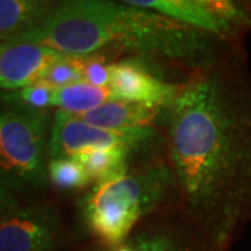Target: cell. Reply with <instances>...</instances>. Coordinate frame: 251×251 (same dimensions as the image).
<instances>
[{"label": "cell", "instance_id": "52a82bcc", "mask_svg": "<svg viewBox=\"0 0 251 251\" xmlns=\"http://www.w3.org/2000/svg\"><path fill=\"white\" fill-rule=\"evenodd\" d=\"M88 251H229L191 224L176 204L144 218L125 242L95 244Z\"/></svg>", "mask_w": 251, "mask_h": 251}, {"label": "cell", "instance_id": "277c9868", "mask_svg": "<svg viewBox=\"0 0 251 251\" xmlns=\"http://www.w3.org/2000/svg\"><path fill=\"white\" fill-rule=\"evenodd\" d=\"M53 115L54 109L36 108L1 94L0 190L25 197L48 196Z\"/></svg>", "mask_w": 251, "mask_h": 251}, {"label": "cell", "instance_id": "9c48e42d", "mask_svg": "<svg viewBox=\"0 0 251 251\" xmlns=\"http://www.w3.org/2000/svg\"><path fill=\"white\" fill-rule=\"evenodd\" d=\"M108 85L115 91L117 99L143 102L161 108L171 102L179 88V84L162 80L134 62L110 63Z\"/></svg>", "mask_w": 251, "mask_h": 251}, {"label": "cell", "instance_id": "3957f363", "mask_svg": "<svg viewBox=\"0 0 251 251\" xmlns=\"http://www.w3.org/2000/svg\"><path fill=\"white\" fill-rule=\"evenodd\" d=\"M176 202V179L163 155L131 166L119 177L92 184L77 206L85 227L98 243L117 246L144 218Z\"/></svg>", "mask_w": 251, "mask_h": 251}, {"label": "cell", "instance_id": "8992f818", "mask_svg": "<svg viewBox=\"0 0 251 251\" xmlns=\"http://www.w3.org/2000/svg\"><path fill=\"white\" fill-rule=\"evenodd\" d=\"M158 135L155 127L123 130L103 128L82 120L78 115L56 109L49 145V161L74 158L81 153L112 148L140 152L151 147Z\"/></svg>", "mask_w": 251, "mask_h": 251}, {"label": "cell", "instance_id": "ba28073f", "mask_svg": "<svg viewBox=\"0 0 251 251\" xmlns=\"http://www.w3.org/2000/svg\"><path fill=\"white\" fill-rule=\"evenodd\" d=\"M72 54L35 42H7L0 48V88L1 92L17 91L44 80L56 64Z\"/></svg>", "mask_w": 251, "mask_h": 251}, {"label": "cell", "instance_id": "30bf717a", "mask_svg": "<svg viewBox=\"0 0 251 251\" xmlns=\"http://www.w3.org/2000/svg\"><path fill=\"white\" fill-rule=\"evenodd\" d=\"M60 0H0L1 44L17 42L41 28Z\"/></svg>", "mask_w": 251, "mask_h": 251}, {"label": "cell", "instance_id": "8fae6325", "mask_svg": "<svg viewBox=\"0 0 251 251\" xmlns=\"http://www.w3.org/2000/svg\"><path fill=\"white\" fill-rule=\"evenodd\" d=\"M126 4L151 10L175 18L180 23L188 24L201 31L209 32L219 38H226L232 34L233 24L218 17L212 11L205 9L196 0H119Z\"/></svg>", "mask_w": 251, "mask_h": 251}, {"label": "cell", "instance_id": "7a4b0ae2", "mask_svg": "<svg viewBox=\"0 0 251 251\" xmlns=\"http://www.w3.org/2000/svg\"><path fill=\"white\" fill-rule=\"evenodd\" d=\"M219 36L119 0H60L53 14L17 42H35L72 56L126 50L196 72L218 59Z\"/></svg>", "mask_w": 251, "mask_h": 251}, {"label": "cell", "instance_id": "5b68a950", "mask_svg": "<svg viewBox=\"0 0 251 251\" xmlns=\"http://www.w3.org/2000/svg\"><path fill=\"white\" fill-rule=\"evenodd\" d=\"M70 234L60 206L44 197L0 190V251H67Z\"/></svg>", "mask_w": 251, "mask_h": 251}, {"label": "cell", "instance_id": "4fadbf2b", "mask_svg": "<svg viewBox=\"0 0 251 251\" xmlns=\"http://www.w3.org/2000/svg\"><path fill=\"white\" fill-rule=\"evenodd\" d=\"M133 155L134 152H130L127 150L112 148V150H97V151L81 153L74 158L84 165V168L88 171L95 184L125 175L131 168L130 159L133 158Z\"/></svg>", "mask_w": 251, "mask_h": 251}, {"label": "cell", "instance_id": "7c38bea8", "mask_svg": "<svg viewBox=\"0 0 251 251\" xmlns=\"http://www.w3.org/2000/svg\"><path fill=\"white\" fill-rule=\"evenodd\" d=\"M163 112V108L148 105L143 102L113 99L90 112L78 115L91 125L123 130V128H140V127H155L158 116Z\"/></svg>", "mask_w": 251, "mask_h": 251}, {"label": "cell", "instance_id": "9a60e30c", "mask_svg": "<svg viewBox=\"0 0 251 251\" xmlns=\"http://www.w3.org/2000/svg\"><path fill=\"white\" fill-rule=\"evenodd\" d=\"M196 1L202 4L209 11H212L218 17L229 21L230 24L249 23L247 16L234 4L232 0H196Z\"/></svg>", "mask_w": 251, "mask_h": 251}, {"label": "cell", "instance_id": "6da1fadb", "mask_svg": "<svg viewBox=\"0 0 251 251\" xmlns=\"http://www.w3.org/2000/svg\"><path fill=\"white\" fill-rule=\"evenodd\" d=\"M163 113L177 206L229 250L251 216V90L218 57L179 82Z\"/></svg>", "mask_w": 251, "mask_h": 251}, {"label": "cell", "instance_id": "5bb4252c", "mask_svg": "<svg viewBox=\"0 0 251 251\" xmlns=\"http://www.w3.org/2000/svg\"><path fill=\"white\" fill-rule=\"evenodd\" d=\"M49 179L52 188L59 191L82 190L94 184L88 171L75 158H60L49 161Z\"/></svg>", "mask_w": 251, "mask_h": 251}]
</instances>
